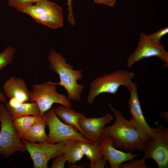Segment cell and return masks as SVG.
Instances as JSON below:
<instances>
[{"mask_svg":"<svg viewBox=\"0 0 168 168\" xmlns=\"http://www.w3.org/2000/svg\"><path fill=\"white\" fill-rule=\"evenodd\" d=\"M108 105L115 115V120L113 125L105 127L104 134L111 136L114 141L113 146L120 151L131 153L136 150L143 152L151 138L127 120L120 111L110 103Z\"/></svg>","mask_w":168,"mask_h":168,"instance_id":"obj_1","label":"cell"},{"mask_svg":"<svg viewBox=\"0 0 168 168\" xmlns=\"http://www.w3.org/2000/svg\"><path fill=\"white\" fill-rule=\"evenodd\" d=\"M48 60L50 69L59 76L60 81L56 82V84L65 88L68 94L67 97L70 101L81 102L82 93L85 86L78 83L77 81L83 78L82 71L74 70L72 65L67 63L66 59L61 54L53 49L50 50Z\"/></svg>","mask_w":168,"mask_h":168,"instance_id":"obj_2","label":"cell"},{"mask_svg":"<svg viewBox=\"0 0 168 168\" xmlns=\"http://www.w3.org/2000/svg\"><path fill=\"white\" fill-rule=\"evenodd\" d=\"M134 72L123 70H118L94 79L91 83L90 90L87 99L88 102L91 104L99 95L107 93L115 94L121 86L128 89L135 77Z\"/></svg>","mask_w":168,"mask_h":168,"instance_id":"obj_3","label":"cell"},{"mask_svg":"<svg viewBox=\"0 0 168 168\" xmlns=\"http://www.w3.org/2000/svg\"><path fill=\"white\" fill-rule=\"evenodd\" d=\"M21 12L28 15L37 22L52 29L61 28L63 25L62 8L48 0H39L35 5L30 4L23 9Z\"/></svg>","mask_w":168,"mask_h":168,"instance_id":"obj_4","label":"cell"},{"mask_svg":"<svg viewBox=\"0 0 168 168\" xmlns=\"http://www.w3.org/2000/svg\"><path fill=\"white\" fill-rule=\"evenodd\" d=\"M0 155L7 158L15 152L26 151L13 125V120L5 106L0 104Z\"/></svg>","mask_w":168,"mask_h":168,"instance_id":"obj_5","label":"cell"},{"mask_svg":"<svg viewBox=\"0 0 168 168\" xmlns=\"http://www.w3.org/2000/svg\"><path fill=\"white\" fill-rule=\"evenodd\" d=\"M56 82L48 81L41 84H35L30 91L29 102H35L38 105L42 117L44 113L54 103L71 108L72 105L65 95L58 93Z\"/></svg>","mask_w":168,"mask_h":168,"instance_id":"obj_6","label":"cell"},{"mask_svg":"<svg viewBox=\"0 0 168 168\" xmlns=\"http://www.w3.org/2000/svg\"><path fill=\"white\" fill-rule=\"evenodd\" d=\"M54 106L45 111L42 117L46 121L49 128L47 142L54 144L67 139H72L95 143L84 138L73 127L62 123L56 115Z\"/></svg>","mask_w":168,"mask_h":168,"instance_id":"obj_7","label":"cell"},{"mask_svg":"<svg viewBox=\"0 0 168 168\" xmlns=\"http://www.w3.org/2000/svg\"><path fill=\"white\" fill-rule=\"evenodd\" d=\"M154 138H151L143 151V158L153 160L159 168H168V129L162 124L153 128Z\"/></svg>","mask_w":168,"mask_h":168,"instance_id":"obj_8","label":"cell"},{"mask_svg":"<svg viewBox=\"0 0 168 168\" xmlns=\"http://www.w3.org/2000/svg\"><path fill=\"white\" fill-rule=\"evenodd\" d=\"M22 139L33 161L34 168H48V163L50 159L55 158L66 152L63 141L58 142L56 144H51L48 142H32Z\"/></svg>","mask_w":168,"mask_h":168,"instance_id":"obj_9","label":"cell"},{"mask_svg":"<svg viewBox=\"0 0 168 168\" xmlns=\"http://www.w3.org/2000/svg\"><path fill=\"white\" fill-rule=\"evenodd\" d=\"M157 57L165 63L164 68L168 67V52L161 43L152 40L148 35L141 32L138 46L134 52L128 58L127 63L130 67L141 59L146 58Z\"/></svg>","mask_w":168,"mask_h":168,"instance_id":"obj_10","label":"cell"},{"mask_svg":"<svg viewBox=\"0 0 168 168\" xmlns=\"http://www.w3.org/2000/svg\"><path fill=\"white\" fill-rule=\"evenodd\" d=\"M128 90L130 97L127 104L132 115L129 121L151 138H153V128L148 125L143 116L139 99L137 83L133 82Z\"/></svg>","mask_w":168,"mask_h":168,"instance_id":"obj_11","label":"cell"},{"mask_svg":"<svg viewBox=\"0 0 168 168\" xmlns=\"http://www.w3.org/2000/svg\"><path fill=\"white\" fill-rule=\"evenodd\" d=\"M114 142L111 136L105 134L103 140L98 144L111 168H119L124 162L132 160L140 155L139 154H133L118 150L113 146Z\"/></svg>","mask_w":168,"mask_h":168,"instance_id":"obj_12","label":"cell"},{"mask_svg":"<svg viewBox=\"0 0 168 168\" xmlns=\"http://www.w3.org/2000/svg\"><path fill=\"white\" fill-rule=\"evenodd\" d=\"M112 116L106 114L100 118L86 116L80 119L79 124L80 127L89 137L90 140L99 144L103 140V131L105 126L113 120Z\"/></svg>","mask_w":168,"mask_h":168,"instance_id":"obj_13","label":"cell"},{"mask_svg":"<svg viewBox=\"0 0 168 168\" xmlns=\"http://www.w3.org/2000/svg\"><path fill=\"white\" fill-rule=\"evenodd\" d=\"M2 87L5 96L10 99H15L20 104L29 101L30 91L22 78L11 77L3 83Z\"/></svg>","mask_w":168,"mask_h":168,"instance_id":"obj_14","label":"cell"},{"mask_svg":"<svg viewBox=\"0 0 168 168\" xmlns=\"http://www.w3.org/2000/svg\"><path fill=\"white\" fill-rule=\"evenodd\" d=\"M54 111L57 116L61 119L64 124L73 127L78 131H79L84 138L91 141L89 137L79 124L80 119L85 117L83 114L77 112L71 108L63 106H59L55 108Z\"/></svg>","mask_w":168,"mask_h":168,"instance_id":"obj_15","label":"cell"},{"mask_svg":"<svg viewBox=\"0 0 168 168\" xmlns=\"http://www.w3.org/2000/svg\"><path fill=\"white\" fill-rule=\"evenodd\" d=\"M5 107L13 120L18 117L26 115L42 117L39 107L35 102L21 103L14 107L6 103Z\"/></svg>","mask_w":168,"mask_h":168,"instance_id":"obj_16","label":"cell"},{"mask_svg":"<svg viewBox=\"0 0 168 168\" xmlns=\"http://www.w3.org/2000/svg\"><path fill=\"white\" fill-rule=\"evenodd\" d=\"M47 125L45 120L42 118L41 120L30 127L22 139H26L32 142H47L48 136L45 131V128Z\"/></svg>","mask_w":168,"mask_h":168,"instance_id":"obj_17","label":"cell"},{"mask_svg":"<svg viewBox=\"0 0 168 168\" xmlns=\"http://www.w3.org/2000/svg\"><path fill=\"white\" fill-rule=\"evenodd\" d=\"M78 145L86 158L90 160V166L93 168L94 165L104 156L99 145L77 140Z\"/></svg>","mask_w":168,"mask_h":168,"instance_id":"obj_18","label":"cell"},{"mask_svg":"<svg viewBox=\"0 0 168 168\" xmlns=\"http://www.w3.org/2000/svg\"><path fill=\"white\" fill-rule=\"evenodd\" d=\"M42 118V117L35 115L22 116L13 120V125L19 136L22 139L30 127Z\"/></svg>","mask_w":168,"mask_h":168,"instance_id":"obj_19","label":"cell"},{"mask_svg":"<svg viewBox=\"0 0 168 168\" xmlns=\"http://www.w3.org/2000/svg\"><path fill=\"white\" fill-rule=\"evenodd\" d=\"M66 148L65 153L67 161L69 163L75 164L80 161L84 155L80 148L77 140L67 139L63 141Z\"/></svg>","mask_w":168,"mask_h":168,"instance_id":"obj_20","label":"cell"},{"mask_svg":"<svg viewBox=\"0 0 168 168\" xmlns=\"http://www.w3.org/2000/svg\"><path fill=\"white\" fill-rule=\"evenodd\" d=\"M16 52L13 46L8 45L0 53V71L12 63Z\"/></svg>","mask_w":168,"mask_h":168,"instance_id":"obj_21","label":"cell"},{"mask_svg":"<svg viewBox=\"0 0 168 168\" xmlns=\"http://www.w3.org/2000/svg\"><path fill=\"white\" fill-rule=\"evenodd\" d=\"M39 0H7L8 4L16 11L21 12L23 9L27 5L36 2Z\"/></svg>","mask_w":168,"mask_h":168,"instance_id":"obj_22","label":"cell"},{"mask_svg":"<svg viewBox=\"0 0 168 168\" xmlns=\"http://www.w3.org/2000/svg\"><path fill=\"white\" fill-rule=\"evenodd\" d=\"M145 160L143 158L141 159H136L128 162L121 164L119 168H149Z\"/></svg>","mask_w":168,"mask_h":168,"instance_id":"obj_23","label":"cell"},{"mask_svg":"<svg viewBox=\"0 0 168 168\" xmlns=\"http://www.w3.org/2000/svg\"><path fill=\"white\" fill-rule=\"evenodd\" d=\"M67 159L65 153L62 154L55 158L53 161L51 168H64Z\"/></svg>","mask_w":168,"mask_h":168,"instance_id":"obj_24","label":"cell"},{"mask_svg":"<svg viewBox=\"0 0 168 168\" xmlns=\"http://www.w3.org/2000/svg\"><path fill=\"white\" fill-rule=\"evenodd\" d=\"M168 33V27H166L161 29L155 33L150 35H148L150 38L153 41L157 43H161L160 40L161 37L167 34Z\"/></svg>","mask_w":168,"mask_h":168,"instance_id":"obj_25","label":"cell"},{"mask_svg":"<svg viewBox=\"0 0 168 168\" xmlns=\"http://www.w3.org/2000/svg\"><path fill=\"white\" fill-rule=\"evenodd\" d=\"M67 5L68 6V21L71 25L74 26L75 24V22L74 19L73 15L72 4V0H67Z\"/></svg>","mask_w":168,"mask_h":168,"instance_id":"obj_26","label":"cell"},{"mask_svg":"<svg viewBox=\"0 0 168 168\" xmlns=\"http://www.w3.org/2000/svg\"><path fill=\"white\" fill-rule=\"evenodd\" d=\"M107 165V160L103 156L94 165L93 168H105Z\"/></svg>","mask_w":168,"mask_h":168,"instance_id":"obj_27","label":"cell"},{"mask_svg":"<svg viewBox=\"0 0 168 168\" xmlns=\"http://www.w3.org/2000/svg\"><path fill=\"white\" fill-rule=\"evenodd\" d=\"M116 0H94L95 2L105 5L112 7L115 3Z\"/></svg>","mask_w":168,"mask_h":168,"instance_id":"obj_28","label":"cell"},{"mask_svg":"<svg viewBox=\"0 0 168 168\" xmlns=\"http://www.w3.org/2000/svg\"><path fill=\"white\" fill-rule=\"evenodd\" d=\"M7 101L5 95L0 90V102L6 103Z\"/></svg>","mask_w":168,"mask_h":168,"instance_id":"obj_29","label":"cell"},{"mask_svg":"<svg viewBox=\"0 0 168 168\" xmlns=\"http://www.w3.org/2000/svg\"><path fill=\"white\" fill-rule=\"evenodd\" d=\"M162 117L164 118L166 121L168 122V112H161L160 113Z\"/></svg>","mask_w":168,"mask_h":168,"instance_id":"obj_30","label":"cell"}]
</instances>
